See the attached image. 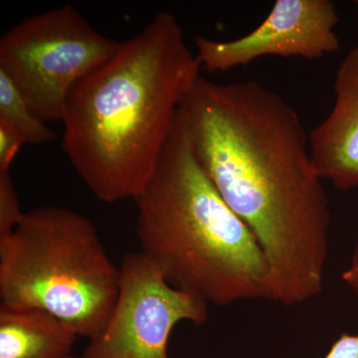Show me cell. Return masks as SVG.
<instances>
[{
  "instance_id": "obj_1",
  "label": "cell",
  "mask_w": 358,
  "mask_h": 358,
  "mask_svg": "<svg viewBox=\"0 0 358 358\" xmlns=\"http://www.w3.org/2000/svg\"><path fill=\"white\" fill-rule=\"evenodd\" d=\"M179 112L205 173L262 249L268 300L292 307L319 296L331 211L300 115L257 82L201 77Z\"/></svg>"
},
{
  "instance_id": "obj_2",
  "label": "cell",
  "mask_w": 358,
  "mask_h": 358,
  "mask_svg": "<svg viewBox=\"0 0 358 358\" xmlns=\"http://www.w3.org/2000/svg\"><path fill=\"white\" fill-rule=\"evenodd\" d=\"M200 69L178 20L160 11L71 91L62 150L96 199L141 194Z\"/></svg>"
},
{
  "instance_id": "obj_3",
  "label": "cell",
  "mask_w": 358,
  "mask_h": 358,
  "mask_svg": "<svg viewBox=\"0 0 358 358\" xmlns=\"http://www.w3.org/2000/svg\"><path fill=\"white\" fill-rule=\"evenodd\" d=\"M134 202L141 252L169 284L221 307L268 300L262 249L205 173L179 110Z\"/></svg>"
},
{
  "instance_id": "obj_4",
  "label": "cell",
  "mask_w": 358,
  "mask_h": 358,
  "mask_svg": "<svg viewBox=\"0 0 358 358\" xmlns=\"http://www.w3.org/2000/svg\"><path fill=\"white\" fill-rule=\"evenodd\" d=\"M120 278L92 221L66 207L25 212L0 239L1 305L50 313L79 338L90 341L103 331Z\"/></svg>"
},
{
  "instance_id": "obj_5",
  "label": "cell",
  "mask_w": 358,
  "mask_h": 358,
  "mask_svg": "<svg viewBox=\"0 0 358 358\" xmlns=\"http://www.w3.org/2000/svg\"><path fill=\"white\" fill-rule=\"evenodd\" d=\"M121 43L94 29L75 7L64 6L7 30L0 39V69L39 117L63 121L71 91L107 64Z\"/></svg>"
},
{
  "instance_id": "obj_6",
  "label": "cell",
  "mask_w": 358,
  "mask_h": 358,
  "mask_svg": "<svg viewBox=\"0 0 358 358\" xmlns=\"http://www.w3.org/2000/svg\"><path fill=\"white\" fill-rule=\"evenodd\" d=\"M119 294L110 319L82 358H171L169 338L181 322L203 324L208 303L176 288L141 252L122 259Z\"/></svg>"
},
{
  "instance_id": "obj_7",
  "label": "cell",
  "mask_w": 358,
  "mask_h": 358,
  "mask_svg": "<svg viewBox=\"0 0 358 358\" xmlns=\"http://www.w3.org/2000/svg\"><path fill=\"white\" fill-rule=\"evenodd\" d=\"M339 22L331 0H278L262 24L232 41L196 36L201 69L225 72L264 56L317 60L341 45L334 28Z\"/></svg>"
},
{
  "instance_id": "obj_8",
  "label": "cell",
  "mask_w": 358,
  "mask_h": 358,
  "mask_svg": "<svg viewBox=\"0 0 358 358\" xmlns=\"http://www.w3.org/2000/svg\"><path fill=\"white\" fill-rule=\"evenodd\" d=\"M331 112L308 134L313 166L338 189L358 186V47L339 65Z\"/></svg>"
},
{
  "instance_id": "obj_9",
  "label": "cell",
  "mask_w": 358,
  "mask_h": 358,
  "mask_svg": "<svg viewBox=\"0 0 358 358\" xmlns=\"http://www.w3.org/2000/svg\"><path fill=\"white\" fill-rule=\"evenodd\" d=\"M78 338L50 313L0 306V358H72Z\"/></svg>"
},
{
  "instance_id": "obj_10",
  "label": "cell",
  "mask_w": 358,
  "mask_h": 358,
  "mask_svg": "<svg viewBox=\"0 0 358 358\" xmlns=\"http://www.w3.org/2000/svg\"><path fill=\"white\" fill-rule=\"evenodd\" d=\"M0 121L15 129L28 143H46L56 138L46 122L33 112L20 89L1 69Z\"/></svg>"
},
{
  "instance_id": "obj_11",
  "label": "cell",
  "mask_w": 358,
  "mask_h": 358,
  "mask_svg": "<svg viewBox=\"0 0 358 358\" xmlns=\"http://www.w3.org/2000/svg\"><path fill=\"white\" fill-rule=\"evenodd\" d=\"M24 215L10 171H0V239L13 233Z\"/></svg>"
},
{
  "instance_id": "obj_12",
  "label": "cell",
  "mask_w": 358,
  "mask_h": 358,
  "mask_svg": "<svg viewBox=\"0 0 358 358\" xmlns=\"http://www.w3.org/2000/svg\"><path fill=\"white\" fill-rule=\"evenodd\" d=\"M24 143V138L15 129L0 121V171H10L14 159Z\"/></svg>"
},
{
  "instance_id": "obj_13",
  "label": "cell",
  "mask_w": 358,
  "mask_h": 358,
  "mask_svg": "<svg viewBox=\"0 0 358 358\" xmlns=\"http://www.w3.org/2000/svg\"><path fill=\"white\" fill-rule=\"evenodd\" d=\"M324 358H358V334H341Z\"/></svg>"
},
{
  "instance_id": "obj_14",
  "label": "cell",
  "mask_w": 358,
  "mask_h": 358,
  "mask_svg": "<svg viewBox=\"0 0 358 358\" xmlns=\"http://www.w3.org/2000/svg\"><path fill=\"white\" fill-rule=\"evenodd\" d=\"M343 280L352 289L353 293L358 299V239L355 249H353L350 265L343 272Z\"/></svg>"
},
{
  "instance_id": "obj_15",
  "label": "cell",
  "mask_w": 358,
  "mask_h": 358,
  "mask_svg": "<svg viewBox=\"0 0 358 358\" xmlns=\"http://www.w3.org/2000/svg\"><path fill=\"white\" fill-rule=\"evenodd\" d=\"M72 358H82L81 357H73Z\"/></svg>"
},
{
  "instance_id": "obj_16",
  "label": "cell",
  "mask_w": 358,
  "mask_h": 358,
  "mask_svg": "<svg viewBox=\"0 0 358 358\" xmlns=\"http://www.w3.org/2000/svg\"><path fill=\"white\" fill-rule=\"evenodd\" d=\"M355 3H357V6H358V0H357V2H355Z\"/></svg>"
}]
</instances>
